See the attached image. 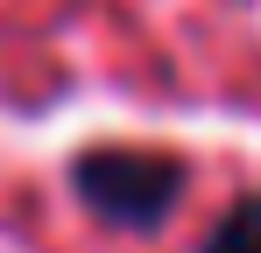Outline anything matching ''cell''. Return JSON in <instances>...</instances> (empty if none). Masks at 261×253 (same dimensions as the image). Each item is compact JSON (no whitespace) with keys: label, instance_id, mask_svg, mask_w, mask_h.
<instances>
[{"label":"cell","instance_id":"7a4b0ae2","mask_svg":"<svg viewBox=\"0 0 261 253\" xmlns=\"http://www.w3.org/2000/svg\"><path fill=\"white\" fill-rule=\"evenodd\" d=\"M205 253H261V197H240L226 211L205 239Z\"/></svg>","mask_w":261,"mask_h":253},{"label":"cell","instance_id":"6da1fadb","mask_svg":"<svg viewBox=\"0 0 261 253\" xmlns=\"http://www.w3.org/2000/svg\"><path fill=\"white\" fill-rule=\"evenodd\" d=\"M71 183L85 211L106 218L113 232H155L184 197V162L155 148H85L71 162Z\"/></svg>","mask_w":261,"mask_h":253}]
</instances>
